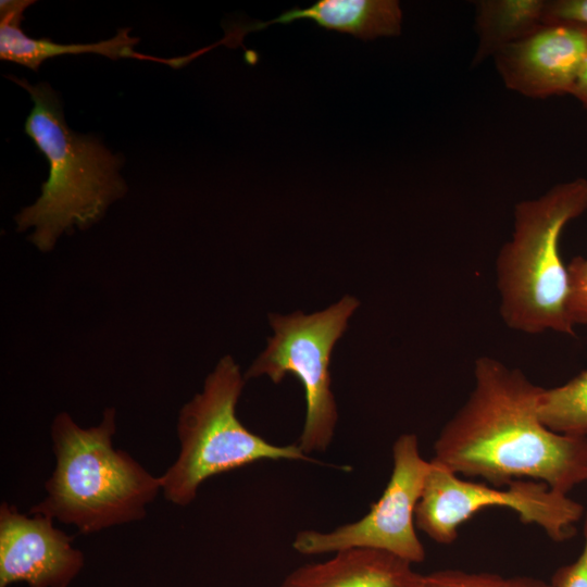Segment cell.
I'll use <instances>...</instances> for the list:
<instances>
[{
	"label": "cell",
	"mask_w": 587,
	"mask_h": 587,
	"mask_svg": "<svg viewBox=\"0 0 587 587\" xmlns=\"http://www.w3.org/2000/svg\"><path fill=\"white\" fill-rule=\"evenodd\" d=\"M8 78L25 88L33 100L25 133L49 164L41 195L21 210L15 222L18 232L33 227L30 241L40 251H50L63 233L89 227L125 195L127 186L118 172L123 160L97 137L67 126L60 98L49 84Z\"/></svg>",
	"instance_id": "2"
},
{
	"label": "cell",
	"mask_w": 587,
	"mask_h": 587,
	"mask_svg": "<svg viewBox=\"0 0 587 587\" xmlns=\"http://www.w3.org/2000/svg\"><path fill=\"white\" fill-rule=\"evenodd\" d=\"M572 96L587 110V58L583 64Z\"/></svg>",
	"instance_id": "20"
},
{
	"label": "cell",
	"mask_w": 587,
	"mask_h": 587,
	"mask_svg": "<svg viewBox=\"0 0 587 587\" xmlns=\"http://www.w3.org/2000/svg\"><path fill=\"white\" fill-rule=\"evenodd\" d=\"M243 384L237 363L226 355L202 390L180 409L179 454L160 476L163 495L172 503L188 505L208 478L258 461H313L298 444L274 445L242 425L236 405Z\"/></svg>",
	"instance_id": "5"
},
{
	"label": "cell",
	"mask_w": 587,
	"mask_h": 587,
	"mask_svg": "<svg viewBox=\"0 0 587 587\" xmlns=\"http://www.w3.org/2000/svg\"><path fill=\"white\" fill-rule=\"evenodd\" d=\"M574 23L587 26V0H547L544 24Z\"/></svg>",
	"instance_id": "19"
},
{
	"label": "cell",
	"mask_w": 587,
	"mask_h": 587,
	"mask_svg": "<svg viewBox=\"0 0 587 587\" xmlns=\"http://www.w3.org/2000/svg\"><path fill=\"white\" fill-rule=\"evenodd\" d=\"M488 507L511 509L522 523L539 526L558 542L575 535L585 514L579 502L541 482L517 479L497 487L465 479L430 461L415 509V525L432 540L449 545L464 522Z\"/></svg>",
	"instance_id": "7"
},
{
	"label": "cell",
	"mask_w": 587,
	"mask_h": 587,
	"mask_svg": "<svg viewBox=\"0 0 587 587\" xmlns=\"http://www.w3.org/2000/svg\"><path fill=\"white\" fill-rule=\"evenodd\" d=\"M567 312L574 326L587 324V258L574 257L566 265Z\"/></svg>",
	"instance_id": "17"
},
{
	"label": "cell",
	"mask_w": 587,
	"mask_h": 587,
	"mask_svg": "<svg viewBox=\"0 0 587 587\" xmlns=\"http://www.w3.org/2000/svg\"><path fill=\"white\" fill-rule=\"evenodd\" d=\"M114 433L113 408L89 428L78 426L65 412L58 414L51 426L55 467L46 482L45 499L29 513L74 525L83 534L143 519L147 505L162 490L161 477L114 449Z\"/></svg>",
	"instance_id": "3"
},
{
	"label": "cell",
	"mask_w": 587,
	"mask_h": 587,
	"mask_svg": "<svg viewBox=\"0 0 587 587\" xmlns=\"http://www.w3.org/2000/svg\"><path fill=\"white\" fill-rule=\"evenodd\" d=\"M429 469L430 460L421 455L417 436L400 435L392 446L391 475L370 511L362 519L329 532L300 530L292 548L303 555L367 548L411 564L423 562L426 552L416 534L415 509Z\"/></svg>",
	"instance_id": "8"
},
{
	"label": "cell",
	"mask_w": 587,
	"mask_h": 587,
	"mask_svg": "<svg viewBox=\"0 0 587 587\" xmlns=\"http://www.w3.org/2000/svg\"><path fill=\"white\" fill-rule=\"evenodd\" d=\"M358 305L355 298L345 296L329 308L310 315L300 311L290 315L271 314L274 335L245 374V379L266 375L275 384L287 374L300 380L307 413L297 444L308 455L324 452L332 442L338 414L330 389V354Z\"/></svg>",
	"instance_id": "6"
},
{
	"label": "cell",
	"mask_w": 587,
	"mask_h": 587,
	"mask_svg": "<svg viewBox=\"0 0 587 587\" xmlns=\"http://www.w3.org/2000/svg\"><path fill=\"white\" fill-rule=\"evenodd\" d=\"M538 412L551 430L587 437V370L563 385L542 388Z\"/></svg>",
	"instance_id": "15"
},
{
	"label": "cell",
	"mask_w": 587,
	"mask_h": 587,
	"mask_svg": "<svg viewBox=\"0 0 587 587\" xmlns=\"http://www.w3.org/2000/svg\"><path fill=\"white\" fill-rule=\"evenodd\" d=\"M473 374V389L439 433L430 461L497 487L530 479L567 495L587 482V437L541 422L542 387L491 357L478 358Z\"/></svg>",
	"instance_id": "1"
},
{
	"label": "cell",
	"mask_w": 587,
	"mask_h": 587,
	"mask_svg": "<svg viewBox=\"0 0 587 587\" xmlns=\"http://www.w3.org/2000/svg\"><path fill=\"white\" fill-rule=\"evenodd\" d=\"M34 1L11 0L0 2V59L18 63L38 71L41 63L50 58L62 54L98 53L116 60L135 58L152 60L153 58L134 51L138 38L129 36V29H120L109 39L93 43L62 45L49 38L28 37L21 28L24 10Z\"/></svg>",
	"instance_id": "13"
},
{
	"label": "cell",
	"mask_w": 587,
	"mask_h": 587,
	"mask_svg": "<svg viewBox=\"0 0 587 587\" xmlns=\"http://www.w3.org/2000/svg\"><path fill=\"white\" fill-rule=\"evenodd\" d=\"M587 211V179L551 187L514 208L512 237L496 260L500 315L525 334L552 330L575 336L567 312V268L560 254L565 225Z\"/></svg>",
	"instance_id": "4"
},
{
	"label": "cell",
	"mask_w": 587,
	"mask_h": 587,
	"mask_svg": "<svg viewBox=\"0 0 587 587\" xmlns=\"http://www.w3.org/2000/svg\"><path fill=\"white\" fill-rule=\"evenodd\" d=\"M310 20L322 28L350 34L362 40L379 36H398L402 11L397 0H317L311 7L291 8L267 22H254L230 33L224 41L239 40L249 32L262 30L272 24H290Z\"/></svg>",
	"instance_id": "12"
},
{
	"label": "cell",
	"mask_w": 587,
	"mask_h": 587,
	"mask_svg": "<svg viewBox=\"0 0 587 587\" xmlns=\"http://www.w3.org/2000/svg\"><path fill=\"white\" fill-rule=\"evenodd\" d=\"M546 1H475L477 46L472 66L494 58L503 48L520 41L544 25Z\"/></svg>",
	"instance_id": "14"
},
{
	"label": "cell",
	"mask_w": 587,
	"mask_h": 587,
	"mask_svg": "<svg viewBox=\"0 0 587 587\" xmlns=\"http://www.w3.org/2000/svg\"><path fill=\"white\" fill-rule=\"evenodd\" d=\"M73 538L42 514L27 516L0 507V587L25 582L29 587H67L84 565Z\"/></svg>",
	"instance_id": "10"
},
{
	"label": "cell",
	"mask_w": 587,
	"mask_h": 587,
	"mask_svg": "<svg viewBox=\"0 0 587 587\" xmlns=\"http://www.w3.org/2000/svg\"><path fill=\"white\" fill-rule=\"evenodd\" d=\"M417 574L410 562L394 554L351 548L299 566L279 587H414Z\"/></svg>",
	"instance_id": "11"
},
{
	"label": "cell",
	"mask_w": 587,
	"mask_h": 587,
	"mask_svg": "<svg viewBox=\"0 0 587 587\" xmlns=\"http://www.w3.org/2000/svg\"><path fill=\"white\" fill-rule=\"evenodd\" d=\"M414 587H552L550 582L530 576L505 577L487 572L442 570L417 574Z\"/></svg>",
	"instance_id": "16"
},
{
	"label": "cell",
	"mask_w": 587,
	"mask_h": 587,
	"mask_svg": "<svg viewBox=\"0 0 587 587\" xmlns=\"http://www.w3.org/2000/svg\"><path fill=\"white\" fill-rule=\"evenodd\" d=\"M587 58V26L544 24L492 59L504 86L522 96L546 99L571 95Z\"/></svg>",
	"instance_id": "9"
},
{
	"label": "cell",
	"mask_w": 587,
	"mask_h": 587,
	"mask_svg": "<svg viewBox=\"0 0 587 587\" xmlns=\"http://www.w3.org/2000/svg\"><path fill=\"white\" fill-rule=\"evenodd\" d=\"M584 546L579 555L552 574V587H587V511L584 519Z\"/></svg>",
	"instance_id": "18"
}]
</instances>
